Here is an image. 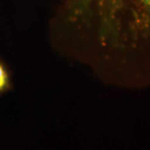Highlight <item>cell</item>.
I'll return each instance as SVG.
<instances>
[{
    "instance_id": "obj_1",
    "label": "cell",
    "mask_w": 150,
    "mask_h": 150,
    "mask_svg": "<svg viewBox=\"0 0 150 150\" xmlns=\"http://www.w3.org/2000/svg\"><path fill=\"white\" fill-rule=\"evenodd\" d=\"M65 13L75 22L94 19L108 45H150V0H66Z\"/></svg>"
},
{
    "instance_id": "obj_2",
    "label": "cell",
    "mask_w": 150,
    "mask_h": 150,
    "mask_svg": "<svg viewBox=\"0 0 150 150\" xmlns=\"http://www.w3.org/2000/svg\"><path fill=\"white\" fill-rule=\"evenodd\" d=\"M9 85V78L4 65L0 63V93L6 90Z\"/></svg>"
}]
</instances>
